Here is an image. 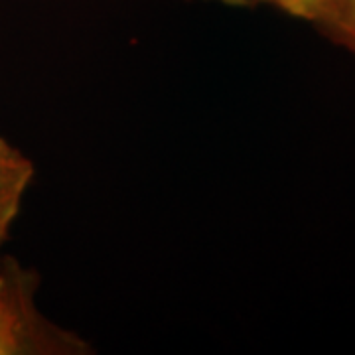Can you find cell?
<instances>
[{"mask_svg":"<svg viewBox=\"0 0 355 355\" xmlns=\"http://www.w3.org/2000/svg\"><path fill=\"white\" fill-rule=\"evenodd\" d=\"M73 347L51 331L34 302V284L18 265H0V355L64 354Z\"/></svg>","mask_w":355,"mask_h":355,"instance_id":"cell-1","label":"cell"},{"mask_svg":"<svg viewBox=\"0 0 355 355\" xmlns=\"http://www.w3.org/2000/svg\"><path fill=\"white\" fill-rule=\"evenodd\" d=\"M32 180V160L0 137V247L10 235Z\"/></svg>","mask_w":355,"mask_h":355,"instance_id":"cell-2","label":"cell"},{"mask_svg":"<svg viewBox=\"0 0 355 355\" xmlns=\"http://www.w3.org/2000/svg\"><path fill=\"white\" fill-rule=\"evenodd\" d=\"M312 16H322V20L330 22V26L338 32V36L347 42L349 48L355 50V0H345L330 6H322Z\"/></svg>","mask_w":355,"mask_h":355,"instance_id":"cell-3","label":"cell"},{"mask_svg":"<svg viewBox=\"0 0 355 355\" xmlns=\"http://www.w3.org/2000/svg\"><path fill=\"white\" fill-rule=\"evenodd\" d=\"M284 2L286 6H291L294 10H300V12H314L322 6H330V4H338V2H345V0H280Z\"/></svg>","mask_w":355,"mask_h":355,"instance_id":"cell-4","label":"cell"}]
</instances>
